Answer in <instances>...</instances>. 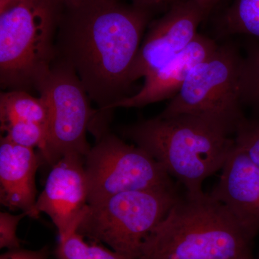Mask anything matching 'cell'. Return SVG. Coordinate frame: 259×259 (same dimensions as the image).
I'll return each instance as SVG.
<instances>
[{"instance_id": "6da1fadb", "label": "cell", "mask_w": 259, "mask_h": 259, "mask_svg": "<svg viewBox=\"0 0 259 259\" xmlns=\"http://www.w3.org/2000/svg\"><path fill=\"white\" fill-rule=\"evenodd\" d=\"M156 9L122 0H78L63 7L56 58L69 64L107 124L117 102L127 97L131 72Z\"/></svg>"}, {"instance_id": "7a4b0ae2", "label": "cell", "mask_w": 259, "mask_h": 259, "mask_svg": "<svg viewBox=\"0 0 259 259\" xmlns=\"http://www.w3.org/2000/svg\"><path fill=\"white\" fill-rule=\"evenodd\" d=\"M254 236L209 194L179 197L137 259H252Z\"/></svg>"}, {"instance_id": "3957f363", "label": "cell", "mask_w": 259, "mask_h": 259, "mask_svg": "<svg viewBox=\"0 0 259 259\" xmlns=\"http://www.w3.org/2000/svg\"><path fill=\"white\" fill-rule=\"evenodd\" d=\"M232 134L221 124L190 115L157 116L122 130L191 194L203 193L204 181L222 169L236 146Z\"/></svg>"}, {"instance_id": "277c9868", "label": "cell", "mask_w": 259, "mask_h": 259, "mask_svg": "<svg viewBox=\"0 0 259 259\" xmlns=\"http://www.w3.org/2000/svg\"><path fill=\"white\" fill-rule=\"evenodd\" d=\"M62 5L54 0H0V83L28 91L50 70Z\"/></svg>"}, {"instance_id": "5b68a950", "label": "cell", "mask_w": 259, "mask_h": 259, "mask_svg": "<svg viewBox=\"0 0 259 259\" xmlns=\"http://www.w3.org/2000/svg\"><path fill=\"white\" fill-rule=\"evenodd\" d=\"M180 196L175 186L115 194L88 205L78 233L90 241L137 259L151 232L164 219Z\"/></svg>"}, {"instance_id": "8992f818", "label": "cell", "mask_w": 259, "mask_h": 259, "mask_svg": "<svg viewBox=\"0 0 259 259\" xmlns=\"http://www.w3.org/2000/svg\"><path fill=\"white\" fill-rule=\"evenodd\" d=\"M242 62L243 57L233 46H218L212 55L192 70L179 93L158 116H197L235 134L245 119L240 87Z\"/></svg>"}, {"instance_id": "52a82bcc", "label": "cell", "mask_w": 259, "mask_h": 259, "mask_svg": "<svg viewBox=\"0 0 259 259\" xmlns=\"http://www.w3.org/2000/svg\"><path fill=\"white\" fill-rule=\"evenodd\" d=\"M35 90L46 99L50 110L48 141L40 155L51 166L69 153L86 157L91 146L87 140L98 115L74 69L56 58L50 70L39 80Z\"/></svg>"}, {"instance_id": "ba28073f", "label": "cell", "mask_w": 259, "mask_h": 259, "mask_svg": "<svg viewBox=\"0 0 259 259\" xmlns=\"http://www.w3.org/2000/svg\"><path fill=\"white\" fill-rule=\"evenodd\" d=\"M88 204L128 191L173 187L171 177L149 153L108 131L97 139L85 157Z\"/></svg>"}, {"instance_id": "9c48e42d", "label": "cell", "mask_w": 259, "mask_h": 259, "mask_svg": "<svg viewBox=\"0 0 259 259\" xmlns=\"http://www.w3.org/2000/svg\"><path fill=\"white\" fill-rule=\"evenodd\" d=\"M207 14L194 0H177L148 25L131 72V82L147 77L180 54L198 35Z\"/></svg>"}, {"instance_id": "30bf717a", "label": "cell", "mask_w": 259, "mask_h": 259, "mask_svg": "<svg viewBox=\"0 0 259 259\" xmlns=\"http://www.w3.org/2000/svg\"><path fill=\"white\" fill-rule=\"evenodd\" d=\"M88 205L85 157L69 153L53 165L31 218L45 213L57 228L60 240H64L77 231Z\"/></svg>"}, {"instance_id": "8fae6325", "label": "cell", "mask_w": 259, "mask_h": 259, "mask_svg": "<svg viewBox=\"0 0 259 259\" xmlns=\"http://www.w3.org/2000/svg\"><path fill=\"white\" fill-rule=\"evenodd\" d=\"M209 195L223 204L246 231H259V168L239 146H235Z\"/></svg>"}, {"instance_id": "7c38bea8", "label": "cell", "mask_w": 259, "mask_h": 259, "mask_svg": "<svg viewBox=\"0 0 259 259\" xmlns=\"http://www.w3.org/2000/svg\"><path fill=\"white\" fill-rule=\"evenodd\" d=\"M218 45L212 39L198 34L180 54L157 71L145 78L140 91L115 103L112 110L141 107L173 98L180 91L192 70L212 55Z\"/></svg>"}, {"instance_id": "4fadbf2b", "label": "cell", "mask_w": 259, "mask_h": 259, "mask_svg": "<svg viewBox=\"0 0 259 259\" xmlns=\"http://www.w3.org/2000/svg\"><path fill=\"white\" fill-rule=\"evenodd\" d=\"M39 158L33 148L0 140V202L10 210L31 217L36 202L35 174Z\"/></svg>"}, {"instance_id": "5bb4252c", "label": "cell", "mask_w": 259, "mask_h": 259, "mask_svg": "<svg viewBox=\"0 0 259 259\" xmlns=\"http://www.w3.org/2000/svg\"><path fill=\"white\" fill-rule=\"evenodd\" d=\"M50 110L44 97L32 96L25 90L0 94L1 125L15 122H31L49 128Z\"/></svg>"}, {"instance_id": "9a60e30c", "label": "cell", "mask_w": 259, "mask_h": 259, "mask_svg": "<svg viewBox=\"0 0 259 259\" xmlns=\"http://www.w3.org/2000/svg\"><path fill=\"white\" fill-rule=\"evenodd\" d=\"M223 24L228 33L248 35L259 42V0H234Z\"/></svg>"}, {"instance_id": "2e32d148", "label": "cell", "mask_w": 259, "mask_h": 259, "mask_svg": "<svg viewBox=\"0 0 259 259\" xmlns=\"http://www.w3.org/2000/svg\"><path fill=\"white\" fill-rule=\"evenodd\" d=\"M54 254L56 259H131L107 249L100 243H89L77 232L64 240H59Z\"/></svg>"}, {"instance_id": "e0dca14e", "label": "cell", "mask_w": 259, "mask_h": 259, "mask_svg": "<svg viewBox=\"0 0 259 259\" xmlns=\"http://www.w3.org/2000/svg\"><path fill=\"white\" fill-rule=\"evenodd\" d=\"M5 139L13 144L29 148H38L40 154L45 152L48 130L40 124L31 122H15L1 125Z\"/></svg>"}, {"instance_id": "ac0fdd59", "label": "cell", "mask_w": 259, "mask_h": 259, "mask_svg": "<svg viewBox=\"0 0 259 259\" xmlns=\"http://www.w3.org/2000/svg\"><path fill=\"white\" fill-rule=\"evenodd\" d=\"M240 87L242 104L259 110V44L243 58Z\"/></svg>"}, {"instance_id": "d6986e66", "label": "cell", "mask_w": 259, "mask_h": 259, "mask_svg": "<svg viewBox=\"0 0 259 259\" xmlns=\"http://www.w3.org/2000/svg\"><path fill=\"white\" fill-rule=\"evenodd\" d=\"M235 141L259 168V120L245 119L237 128Z\"/></svg>"}, {"instance_id": "ffe728a7", "label": "cell", "mask_w": 259, "mask_h": 259, "mask_svg": "<svg viewBox=\"0 0 259 259\" xmlns=\"http://www.w3.org/2000/svg\"><path fill=\"white\" fill-rule=\"evenodd\" d=\"M26 216H28L27 212L18 214L0 212V248L2 249L13 250L21 248L22 242L17 235V228L19 223Z\"/></svg>"}, {"instance_id": "44dd1931", "label": "cell", "mask_w": 259, "mask_h": 259, "mask_svg": "<svg viewBox=\"0 0 259 259\" xmlns=\"http://www.w3.org/2000/svg\"><path fill=\"white\" fill-rule=\"evenodd\" d=\"M50 255L48 247H44L40 249L30 250L18 248L8 250L0 255V259H48Z\"/></svg>"}, {"instance_id": "7402d4cb", "label": "cell", "mask_w": 259, "mask_h": 259, "mask_svg": "<svg viewBox=\"0 0 259 259\" xmlns=\"http://www.w3.org/2000/svg\"><path fill=\"white\" fill-rule=\"evenodd\" d=\"M129 1L135 5L157 10L161 7L166 6V5L169 6L177 0H129Z\"/></svg>"}, {"instance_id": "603a6c76", "label": "cell", "mask_w": 259, "mask_h": 259, "mask_svg": "<svg viewBox=\"0 0 259 259\" xmlns=\"http://www.w3.org/2000/svg\"><path fill=\"white\" fill-rule=\"evenodd\" d=\"M194 1L207 14H208L209 12H210L216 5L219 4V3H221L223 0H194Z\"/></svg>"}, {"instance_id": "cb8c5ba5", "label": "cell", "mask_w": 259, "mask_h": 259, "mask_svg": "<svg viewBox=\"0 0 259 259\" xmlns=\"http://www.w3.org/2000/svg\"><path fill=\"white\" fill-rule=\"evenodd\" d=\"M56 3H59V4L62 5L63 7L65 5L71 4V3H75V2L78 1V0H54Z\"/></svg>"}]
</instances>
